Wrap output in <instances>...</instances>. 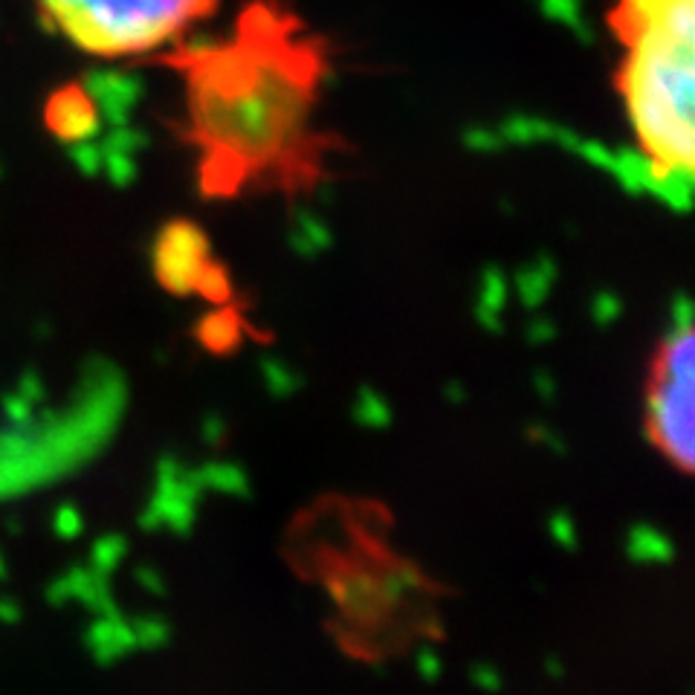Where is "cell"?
<instances>
[{"mask_svg":"<svg viewBox=\"0 0 695 695\" xmlns=\"http://www.w3.org/2000/svg\"><path fill=\"white\" fill-rule=\"evenodd\" d=\"M163 61L183 84V137L209 197L313 192L345 142L319 125L328 47L281 0H252L229 35L174 44Z\"/></svg>","mask_w":695,"mask_h":695,"instance_id":"cell-1","label":"cell"},{"mask_svg":"<svg viewBox=\"0 0 695 695\" xmlns=\"http://www.w3.org/2000/svg\"><path fill=\"white\" fill-rule=\"evenodd\" d=\"M609 29L623 47L617 90L643 183L672 209H687L695 163V0H617Z\"/></svg>","mask_w":695,"mask_h":695,"instance_id":"cell-2","label":"cell"},{"mask_svg":"<svg viewBox=\"0 0 695 695\" xmlns=\"http://www.w3.org/2000/svg\"><path fill=\"white\" fill-rule=\"evenodd\" d=\"M47 24L99 58H134L180 44L218 0H38Z\"/></svg>","mask_w":695,"mask_h":695,"instance_id":"cell-3","label":"cell"},{"mask_svg":"<svg viewBox=\"0 0 695 695\" xmlns=\"http://www.w3.org/2000/svg\"><path fill=\"white\" fill-rule=\"evenodd\" d=\"M646 435L678 470L695 461V339L690 305L681 302L655 360L646 394Z\"/></svg>","mask_w":695,"mask_h":695,"instance_id":"cell-4","label":"cell"},{"mask_svg":"<svg viewBox=\"0 0 695 695\" xmlns=\"http://www.w3.org/2000/svg\"><path fill=\"white\" fill-rule=\"evenodd\" d=\"M200 496L203 487L195 467H186L177 455H163L154 475V493L139 516V525L145 530L166 528L177 536H189L195 528Z\"/></svg>","mask_w":695,"mask_h":695,"instance_id":"cell-5","label":"cell"},{"mask_svg":"<svg viewBox=\"0 0 695 695\" xmlns=\"http://www.w3.org/2000/svg\"><path fill=\"white\" fill-rule=\"evenodd\" d=\"M160 281L174 293H203L212 302H221L229 293L223 273L206 258V244L192 229L166 232L163 247L157 255Z\"/></svg>","mask_w":695,"mask_h":695,"instance_id":"cell-6","label":"cell"},{"mask_svg":"<svg viewBox=\"0 0 695 695\" xmlns=\"http://www.w3.org/2000/svg\"><path fill=\"white\" fill-rule=\"evenodd\" d=\"M328 594L334 597L339 612L348 614L351 620H360V623H374L391 609L386 594H383L380 577L371 571H345L339 577H331Z\"/></svg>","mask_w":695,"mask_h":695,"instance_id":"cell-7","label":"cell"},{"mask_svg":"<svg viewBox=\"0 0 695 695\" xmlns=\"http://www.w3.org/2000/svg\"><path fill=\"white\" fill-rule=\"evenodd\" d=\"M50 600L61 606V603H70V600H79L82 606H87L90 612L96 614H108L116 612V603H113L111 585H108V577L99 574L96 568H73L70 574H64L61 580L50 585Z\"/></svg>","mask_w":695,"mask_h":695,"instance_id":"cell-8","label":"cell"},{"mask_svg":"<svg viewBox=\"0 0 695 695\" xmlns=\"http://www.w3.org/2000/svg\"><path fill=\"white\" fill-rule=\"evenodd\" d=\"M84 643L90 649V655L99 661V664H116L122 661L125 655L137 652V638H134V626L125 614L108 612L99 614L96 623L84 632Z\"/></svg>","mask_w":695,"mask_h":695,"instance_id":"cell-9","label":"cell"},{"mask_svg":"<svg viewBox=\"0 0 695 695\" xmlns=\"http://www.w3.org/2000/svg\"><path fill=\"white\" fill-rule=\"evenodd\" d=\"M626 556L635 565H669L675 559V545L661 528L640 522L626 533Z\"/></svg>","mask_w":695,"mask_h":695,"instance_id":"cell-10","label":"cell"},{"mask_svg":"<svg viewBox=\"0 0 695 695\" xmlns=\"http://www.w3.org/2000/svg\"><path fill=\"white\" fill-rule=\"evenodd\" d=\"M195 475L203 493H218V496H232V499H247L252 493L250 475L244 473L241 464L209 461L203 467H195Z\"/></svg>","mask_w":695,"mask_h":695,"instance_id":"cell-11","label":"cell"},{"mask_svg":"<svg viewBox=\"0 0 695 695\" xmlns=\"http://www.w3.org/2000/svg\"><path fill=\"white\" fill-rule=\"evenodd\" d=\"M125 556H128V542H125V536L108 533V536H102V539L93 542V548H90V568H96L99 574L111 577L113 571L122 565Z\"/></svg>","mask_w":695,"mask_h":695,"instance_id":"cell-12","label":"cell"},{"mask_svg":"<svg viewBox=\"0 0 695 695\" xmlns=\"http://www.w3.org/2000/svg\"><path fill=\"white\" fill-rule=\"evenodd\" d=\"M200 339L212 351H226V348H232L238 342V322L229 313H212L200 325Z\"/></svg>","mask_w":695,"mask_h":695,"instance_id":"cell-13","label":"cell"},{"mask_svg":"<svg viewBox=\"0 0 695 695\" xmlns=\"http://www.w3.org/2000/svg\"><path fill=\"white\" fill-rule=\"evenodd\" d=\"M380 585H383V594H386L389 606H397L409 591L420 588V571L415 565H394V568L380 574Z\"/></svg>","mask_w":695,"mask_h":695,"instance_id":"cell-14","label":"cell"},{"mask_svg":"<svg viewBox=\"0 0 695 695\" xmlns=\"http://www.w3.org/2000/svg\"><path fill=\"white\" fill-rule=\"evenodd\" d=\"M131 626H134V638H137L139 649H163L171 640L168 620L157 617V614H142L137 620H131Z\"/></svg>","mask_w":695,"mask_h":695,"instance_id":"cell-15","label":"cell"},{"mask_svg":"<svg viewBox=\"0 0 695 695\" xmlns=\"http://www.w3.org/2000/svg\"><path fill=\"white\" fill-rule=\"evenodd\" d=\"M354 417H357V423L368 426V429H383L391 423V409L377 394H362L354 406Z\"/></svg>","mask_w":695,"mask_h":695,"instance_id":"cell-16","label":"cell"},{"mask_svg":"<svg viewBox=\"0 0 695 695\" xmlns=\"http://www.w3.org/2000/svg\"><path fill=\"white\" fill-rule=\"evenodd\" d=\"M548 533H551V539H554L559 548H565V551H574L577 545H580V530H577V522L568 516V513H562V510H556L554 516L548 519Z\"/></svg>","mask_w":695,"mask_h":695,"instance_id":"cell-17","label":"cell"},{"mask_svg":"<svg viewBox=\"0 0 695 695\" xmlns=\"http://www.w3.org/2000/svg\"><path fill=\"white\" fill-rule=\"evenodd\" d=\"M415 669L423 681L432 684V681H438V678L444 675V658H441L432 646H423V649H417Z\"/></svg>","mask_w":695,"mask_h":695,"instance_id":"cell-18","label":"cell"},{"mask_svg":"<svg viewBox=\"0 0 695 695\" xmlns=\"http://www.w3.org/2000/svg\"><path fill=\"white\" fill-rule=\"evenodd\" d=\"M84 528L82 513L73 504H61L56 513V533L61 539H76Z\"/></svg>","mask_w":695,"mask_h":695,"instance_id":"cell-19","label":"cell"},{"mask_svg":"<svg viewBox=\"0 0 695 695\" xmlns=\"http://www.w3.org/2000/svg\"><path fill=\"white\" fill-rule=\"evenodd\" d=\"M470 678H473V684L481 690V693H499L501 687H504V681H501V672L493 664H475L473 672H470Z\"/></svg>","mask_w":695,"mask_h":695,"instance_id":"cell-20","label":"cell"},{"mask_svg":"<svg viewBox=\"0 0 695 695\" xmlns=\"http://www.w3.org/2000/svg\"><path fill=\"white\" fill-rule=\"evenodd\" d=\"M134 577H137L139 588H145L148 594H154V597H163V594H166V580H163V574H160L157 568L139 565L137 571H134Z\"/></svg>","mask_w":695,"mask_h":695,"instance_id":"cell-21","label":"cell"},{"mask_svg":"<svg viewBox=\"0 0 695 695\" xmlns=\"http://www.w3.org/2000/svg\"><path fill=\"white\" fill-rule=\"evenodd\" d=\"M200 432H203V441L209 446H218L223 441V435H226V426H223L221 417H206L203 420V426H200Z\"/></svg>","mask_w":695,"mask_h":695,"instance_id":"cell-22","label":"cell"},{"mask_svg":"<svg viewBox=\"0 0 695 695\" xmlns=\"http://www.w3.org/2000/svg\"><path fill=\"white\" fill-rule=\"evenodd\" d=\"M530 438H536V444L539 446H548L551 452H565V444H562V438H556L554 432H548V429H533L530 432Z\"/></svg>","mask_w":695,"mask_h":695,"instance_id":"cell-23","label":"cell"},{"mask_svg":"<svg viewBox=\"0 0 695 695\" xmlns=\"http://www.w3.org/2000/svg\"><path fill=\"white\" fill-rule=\"evenodd\" d=\"M545 669H548V675H551V678H562V675H565L562 661H554V658H548V661H545Z\"/></svg>","mask_w":695,"mask_h":695,"instance_id":"cell-24","label":"cell"}]
</instances>
